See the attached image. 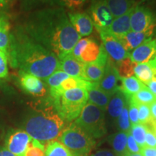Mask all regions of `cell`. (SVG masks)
<instances>
[{
  "label": "cell",
  "instance_id": "cell-39",
  "mask_svg": "<svg viewBox=\"0 0 156 156\" xmlns=\"http://www.w3.org/2000/svg\"><path fill=\"white\" fill-rule=\"evenodd\" d=\"M126 149H127V152L131 153H140L141 152V147L138 145L130 132L127 133Z\"/></svg>",
  "mask_w": 156,
  "mask_h": 156
},
{
  "label": "cell",
  "instance_id": "cell-41",
  "mask_svg": "<svg viewBox=\"0 0 156 156\" xmlns=\"http://www.w3.org/2000/svg\"><path fill=\"white\" fill-rule=\"evenodd\" d=\"M151 119V122L147 125H156V100L150 105Z\"/></svg>",
  "mask_w": 156,
  "mask_h": 156
},
{
  "label": "cell",
  "instance_id": "cell-12",
  "mask_svg": "<svg viewBox=\"0 0 156 156\" xmlns=\"http://www.w3.org/2000/svg\"><path fill=\"white\" fill-rule=\"evenodd\" d=\"M32 137L25 131L18 130L12 134L7 141V150L15 155L23 156L30 145Z\"/></svg>",
  "mask_w": 156,
  "mask_h": 156
},
{
  "label": "cell",
  "instance_id": "cell-34",
  "mask_svg": "<svg viewBox=\"0 0 156 156\" xmlns=\"http://www.w3.org/2000/svg\"><path fill=\"white\" fill-rule=\"evenodd\" d=\"M88 0H55L54 4L71 9L73 11L80 9L84 7Z\"/></svg>",
  "mask_w": 156,
  "mask_h": 156
},
{
  "label": "cell",
  "instance_id": "cell-36",
  "mask_svg": "<svg viewBox=\"0 0 156 156\" xmlns=\"http://www.w3.org/2000/svg\"><path fill=\"white\" fill-rule=\"evenodd\" d=\"M90 41L89 38H81L78 41L77 44H75V47L73 48V51H72L71 55L73 56L74 57L80 59L82 53H83V50L85 49V48L86 47V46L88 44Z\"/></svg>",
  "mask_w": 156,
  "mask_h": 156
},
{
  "label": "cell",
  "instance_id": "cell-29",
  "mask_svg": "<svg viewBox=\"0 0 156 156\" xmlns=\"http://www.w3.org/2000/svg\"><path fill=\"white\" fill-rule=\"evenodd\" d=\"M136 63L130 59L129 57L126 58L119 63L116 64V67L119 75L121 78H127L132 77L134 75V68Z\"/></svg>",
  "mask_w": 156,
  "mask_h": 156
},
{
  "label": "cell",
  "instance_id": "cell-13",
  "mask_svg": "<svg viewBox=\"0 0 156 156\" xmlns=\"http://www.w3.org/2000/svg\"><path fill=\"white\" fill-rule=\"evenodd\" d=\"M20 84L25 92L36 97L44 96L46 89L43 82L36 76L20 72Z\"/></svg>",
  "mask_w": 156,
  "mask_h": 156
},
{
  "label": "cell",
  "instance_id": "cell-30",
  "mask_svg": "<svg viewBox=\"0 0 156 156\" xmlns=\"http://www.w3.org/2000/svg\"><path fill=\"white\" fill-rule=\"evenodd\" d=\"M147 126L142 124H136L132 126L130 134H132L136 143L140 147L145 146V134L147 132Z\"/></svg>",
  "mask_w": 156,
  "mask_h": 156
},
{
  "label": "cell",
  "instance_id": "cell-48",
  "mask_svg": "<svg viewBox=\"0 0 156 156\" xmlns=\"http://www.w3.org/2000/svg\"><path fill=\"white\" fill-rule=\"evenodd\" d=\"M124 156H142L141 153H131L127 152Z\"/></svg>",
  "mask_w": 156,
  "mask_h": 156
},
{
  "label": "cell",
  "instance_id": "cell-11",
  "mask_svg": "<svg viewBox=\"0 0 156 156\" xmlns=\"http://www.w3.org/2000/svg\"><path fill=\"white\" fill-rule=\"evenodd\" d=\"M156 56V40L147 39L132 51L129 58L135 63H147Z\"/></svg>",
  "mask_w": 156,
  "mask_h": 156
},
{
  "label": "cell",
  "instance_id": "cell-33",
  "mask_svg": "<svg viewBox=\"0 0 156 156\" xmlns=\"http://www.w3.org/2000/svg\"><path fill=\"white\" fill-rule=\"evenodd\" d=\"M23 156H45V146L38 140L32 139Z\"/></svg>",
  "mask_w": 156,
  "mask_h": 156
},
{
  "label": "cell",
  "instance_id": "cell-4",
  "mask_svg": "<svg viewBox=\"0 0 156 156\" xmlns=\"http://www.w3.org/2000/svg\"><path fill=\"white\" fill-rule=\"evenodd\" d=\"M51 98L52 103L62 119L73 121L80 116L87 101V90L84 88L70 89Z\"/></svg>",
  "mask_w": 156,
  "mask_h": 156
},
{
  "label": "cell",
  "instance_id": "cell-8",
  "mask_svg": "<svg viewBox=\"0 0 156 156\" xmlns=\"http://www.w3.org/2000/svg\"><path fill=\"white\" fill-rule=\"evenodd\" d=\"M90 14L93 25L98 31L108 30L114 19L106 0H92L90 6Z\"/></svg>",
  "mask_w": 156,
  "mask_h": 156
},
{
  "label": "cell",
  "instance_id": "cell-17",
  "mask_svg": "<svg viewBox=\"0 0 156 156\" xmlns=\"http://www.w3.org/2000/svg\"><path fill=\"white\" fill-rule=\"evenodd\" d=\"M154 34V31H147L143 33H137L131 31L129 32L124 36L116 38L122 43L124 48L129 52L130 51L134 50L140 44H142L145 41L150 38L152 35Z\"/></svg>",
  "mask_w": 156,
  "mask_h": 156
},
{
  "label": "cell",
  "instance_id": "cell-45",
  "mask_svg": "<svg viewBox=\"0 0 156 156\" xmlns=\"http://www.w3.org/2000/svg\"><path fill=\"white\" fill-rule=\"evenodd\" d=\"M54 1H55V0H25V2L29 4V5H34V4L38 3L54 4Z\"/></svg>",
  "mask_w": 156,
  "mask_h": 156
},
{
  "label": "cell",
  "instance_id": "cell-5",
  "mask_svg": "<svg viewBox=\"0 0 156 156\" xmlns=\"http://www.w3.org/2000/svg\"><path fill=\"white\" fill-rule=\"evenodd\" d=\"M59 140L73 156H87L95 145L93 138L75 122L64 129Z\"/></svg>",
  "mask_w": 156,
  "mask_h": 156
},
{
  "label": "cell",
  "instance_id": "cell-37",
  "mask_svg": "<svg viewBox=\"0 0 156 156\" xmlns=\"http://www.w3.org/2000/svg\"><path fill=\"white\" fill-rule=\"evenodd\" d=\"M8 58L3 51H0V79L8 75Z\"/></svg>",
  "mask_w": 156,
  "mask_h": 156
},
{
  "label": "cell",
  "instance_id": "cell-10",
  "mask_svg": "<svg viewBox=\"0 0 156 156\" xmlns=\"http://www.w3.org/2000/svg\"><path fill=\"white\" fill-rule=\"evenodd\" d=\"M119 82H121V77L117 71L116 65L108 57L103 77L98 83H97L98 87L112 96L119 90L121 85Z\"/></svg>",
  "mask_w": 156,
  "mask_h": 156
},
{
  "label": "cell",
  "instance_id": "cell-26",
  "mask_svg": "<svg viewBox=\"0 0 156 156\" xmlns=\"http://www.w3.org/2000/svg\"><path fill=\"white\" fill-rule=\"evenodd\" d=\"M134 73L136 77L145 85L149 83L154 77L153 69L148 63H136Z\"/></svg>",
  "mask_w": 156,
  "mask_h": 156
},
{
  "label": "cell",
  "instance_id": "cell-35",
  "mask_svg": "<svg viewBox=\"0 0 156 156\" xmlns=\"http://www.w3.org/2000/svg\"><path fill=\"white\" fill-rule=\"evenodd\" d=\"M151 119L150 106L145 104L138 105V119L140 124L147 125L151 122Z\"/></svg>",
  "mask_w": 156,
  "mask_h": 156
},
{
  "label": "cell",
  "instance_id": "cell-44",
  "mask_svg": "<svg viewBox=\"0 0 156 156\" xmlns=\"http://www.w3.org/2000/svg\"><path fill=\"white\" fill-rule=\"evenodd\" d=\"M145 85L151 90V92L156 96V77H153V79L149 83L146 84Z\"/></svg>",
  "mask_w": 156,
  "mask_h": 156
},
{
  "label": "cell",
  "instance_id": "cell-14",
  "mask_svg": "<svg viewBox=\"0 0 156 156\" xmlns=\"http://www.w3.org/2000/svg\"><path fill=\"white\" fill-rule=\"evenodd\" d=\"M85 65V63L78 58L74 57L70 54L59 60L58 70H62L64 73L67 74L69 77L85 80L84 77Z\"/></svg>",
  "mask_w": 156,
  "mask_h": 156
},
{
  "label": "cell",
  "instance_id": "cell-43",
  "mask_svg": "<svg viewBox=\"0 0 156 156\" xmlns=\"http://www.w3.org/2000/svg\"><path fill=\"white\" fill-rule=\"evenodd\" d=\"M91 156H116L114 153L108 151V150H100V151L95 152L94 154H93Z\"/></svg>",
  "mask_w": 156,
  "mask_h": 156
},
{
  "label": "cell",
  "instance_id": "cell-25",
  "mask_svg": "<svg viewBox=\"0 0 156 156\" xmlns=\"http://www.w3.org/2000/svg\"><path fill=\"white\" fill-rule=\"evenodd\" d=\"M101 52V45L94 39L90 38L88 44L83 50L80 60L85 64L93 63L98 58Z\"/></svg>",
  "mask_w": 156,
  "mask_h": 156
},
{
  "label": "cell",
  "instance_id": "cell-2",
  "mask_svg": "<svg viewBox=\"0 0 156 156\" xmlns=\"http://www.w3.org/2000/svg\"><path fill=\"white\" fill-rule=\"evenodd\" d=\"M9 62L20 72L46 80L58 69L59 59L55 54L26 34L13 36Z\"/></svg>",
  "mask_w": 156,
  "mask_h": 156
},
{
  "label": "cell",
  "instance_id": "cell-46",
  "mask_svg": "<svg viewBox=\"0 0 156 156\" xmlns=\"http://www.w3.org/2000/svg\"><path fill=\"white\" fill-rule=\"evenodd\" d=\"M0 156H16L11 152H9L7 149L0 150Z\"/></svg>",
  "mask_w": 156,
  "mask_h": 156
},
{
  "label": "cell",
  "instance_id": "cell-6",
  "mask_svg": "<svg viewBox=\"0 0 156 156\" xmlns=\"http://www.w3.org/2000/svg\"><path fill=\"white\" fill-rule=\"evenodd\" d=\"M75 123L93 138H100L106 133L104 112L90 103L84 106Z\"/></svg>",
  "mask_w": 156,
  "mask_h": 156
},
{
  "label": "cell",
  "instance_id": "cell-18",
  "mask_svg": "<svg viewBox=\"0 0 156 156\" xmlns=\"http://www.w3.org/2000/svg\"><path fill=\"white\" fill-rule=\"evenodd\" d=\"M132 9L133 8L128 11L125 14L114 18L112 25L107 30L116 38L124 36L129 32V30H131L130 17H131Z\"/></svg>",
  "mask_w": 156,
  "mask_h": 156
},
{
  "label": "cell",
  "instance_id": "cell-42",
  "mask_svg": "<svg viewBox=\"0 0 156 156\" xmlns=\"http://www.w3.org/2000/svg\"><path fill=\"white\" fill-rule=\"evenodd\" d=\"M140 153L142 156H156V147L144 146L141 148Z\"/></svg>",
  "mask_w": 156,
  "mask_h": 156
},
{
  "label": "cell",
  "instance_id": "cell-1",
  "mask_svg": "<svg viewBox=\"0 0 156 156\" xmlns=\"http://www.w3.org/2000/svg\"><path fill=\"white\" fill-rule=\"evenodd\" d=\"M28 32L31 38L55 54L59 60L72 53L82 37L62 8L37 12L30 22Z\"/></svg>",
  "mask_w": 156,
  "mask_h": 156
},
{
  "label": "cell",
  "instance_id": "cell-16",
  "mask_svg": "<svg viewBox=\"0 0 156 156\" xmlns=\"http://www.w3.org/2000/svg\"><path fill=\"white\" fill-rule=\"evenodd\" d=\"M12 36L10 34V24L9 20L5 15L0 14V51H3L8 61L12 53Z\"/></svg>",
  "mask_w": 156,
  "mask_h": 156
},
{
  "label": "cell",
  "instance_id": "cell-38",
  "mask_svg": "<svg viewBox=\"0 0 156 156\" xmlns=\"http://www.w3.org/2000/svg\"><path fill=\"white\" fill-rule=\"evenodd\" d=\"M128 108L129 112V118L131 125H135L136 124H139V119H138V106L135 103L129 102V101Z\"/></svg>",
  "mask_w": 156,
  "mask_h": 156
},
{
  "label": "cell",
  "instance_id": "cell-15",
  "mask_svg": "<svg viewBox=\"0 0 156 156\" xmlns=\"http://www.w3.org/2000/svg\"><path fill=\"white\" fill-rule=\"evenodd\" d=\"M68 17L71 24L81 36H90L93 33L94 25L90 17L86 13L69 12Z\"/></svg>",
  "mask_w": 156,
  "mask_h": 156
},
{
  "label": "cell",
  "instance_id": "cell-32",
  "mask_svg": "<svg viewBox=\"0 0 156 156\" xmlns=\"http://www.w3.org/2000/svg\"><path fill=\"white\" fill-rule=\"evenodd\" d=\"M69 77V76L62 70H56L52 75H51L48 78H46L45 80L46 81L50 89H53L58 87L61 85L62 82Z\"/></svg>",
  "mask_w": 156,
  "mask_h": 156
},
{
  "label": "cell",
  "instance_id": "cell-9",
  "mask_svg": "<svg viewBox=\"0 0 156 156\" xmlns=\"http://www.w3.org/2000/svg\"><path fill=\"white\" fill-rule=\"evenodd\" d=\"M100 34L103 46L108 56L114 63H119L126 58L129 57V52L124 48L123 45L116 37L107 30L98 31Z\"/></svg>",
  "mask_w": 156,
  "mask_h": 156
},
{
  "label": "cell",
  "instance_id": "cell-24",
  "mask_svg": "<svg viewBox=\"0 0 156 156\" xmlns=\"http://www.w3.org/2000/svg\"><path fill=\"white\" fill-rule=\"evenodd\" d=\"M105 67L106 66H103L97 62L85 64L84 69V77L85 80L98 83L104 74Z\"/></svg>",
  "mask_w": 156,
  "mask_h": 156
},
{
  "label": "cell",
  "instance_id": "cell-40",
  "mask_svg": "<svg viewBox=\"0 0 156 156\" xmlns=\"http://www.w3.org/2000/svg\"><path fill=\"white\" fill-rule=\"evenodd\" d=\"M145 146L156 147V136L148 126L145 134Z\"/></svg>",
  "mask_w": 156,
  "mask_h": 156
},
{
  "label": "cell",
  "instance_id": "cell-28",
  "mask_svg": "<svg viewBox=\"0 0 156 156\" xmlns=\"http://www.w3.org/2000/svg\"><path fill=\"white\" fill-rule=\"evenodd\" d=\"M45 156H73L65 146L58 141L48 142L45 148Z\"/></svg>",
  "mask_w": 156,
  "mask_h": 156
},
{
  "label": "cell",
  "instance_id": "cell-50",
  "mask_svg": "<svg viewBox=\"0 0 156 156\" xmlns=\"http://www.w3.org/2000/svg\"></svg>",
  "mask_w": 156,
  "mask_h": 156
},
{
  "label": "cell",
  "instance_id": "cell-21",
  "mask_svg": "<svg viewBox=\"0 0 156 156\" xmlns=\"http://www.w3.org/2000/svg\"><path fill=\"white\" fill-rule=\"evenodd\" d=\"M126 141L127 133L123 132H116L108 137V142L114 150L115 155L117 156H124L127 153Z\"/></svg>",
  "mask_w": 156,
  "mask_h": 156
},
{
  "label": "cell",
  "instance_id": "cell-19",
  "mask_svg": "<svg viewBox=\"0 0 156 156\" xmlns=\"http://www.w3.org/2000/svg\"><path fill=\"white\" fill-rule=\"evenodd\" d=\"M87 101L101 109L103 112L107 110L108 103L110 101L111 95L98 88L97 83H95L93 87L87 90Z\"/></svg>",
  "mask_w": 156,
  "mask_h": 156
},
{
  "label": "cell",
  "instance_id": "cell-47",
  "mask_svg": "<svg viewBox=\"0 0 156 156\" xmlns=\"http://www.w3.org/2000/svg\"><path fill=\"white\" fill-rule=\"evenodd\" d=\"M8 1L7 0H0V8H3L7 5Z\"/></svg>",
  "mask_w": 156,
  "mask_h": 156
},
{
  "label": "cell",
  "instance_id": "cell-3",
  "mask_svg": "<svg viewBox=\"0 0 156 156\" xmlns=\"http://www.w3.org/2000/svg\"><path fill=\"white\" fill-rule=\"evenodd\" d=\"M64 122L58 114L53 105H47L36 109L25 123V132L32 139L44 145L54 141L61 136L64 131Z\"/></svg>",
  "mask_w": 156,
  "mask_h": 156
},
{
  "label": "cell",
  "instance_id": "cell-7",
  "mask_svg": "<svg viewBox=\"0 0 156 156\" xmlns=\"http://www.w3.org/2000/svg\"><path fill=\"white\" fill-rule=\"evenodd\" d=\"M130 26L134 32L154 31L156 26V16L145 6L135 5L130 17Z\"/></svg>",
  "mask_w": 156,
  "mask_h": 156
},
{
  "label": "cell",
  "instance_id": "cell-27",
  "mask_svg": "<svg viewBox=\"0 0 156 156\" xmlns=\"http://www.w3.org/2000/svg\"><path fill=\"white\" fill-rule=\"evenodd\" d=\"M155 100V95H153L145 85V87H144L140 91L130 97L129 101L135 103L137 106L140 104H145L150 106Z\"/></svg>",
  "mask_w": 156,
  "mask_h": 156
},
{
  "label": "cell",
  "instance_id": "cell-22",
  "mask_svg": "<svg viewBox=\"0 0 156 156\" xmlns=\"http://www.w3.org/2000/svg\"><path fill=\"white\" fill-rule=\"evenodd\" d=\"M144 87H145V84L134 76L127 78H121L119 90L129 99Z\"/></svg>",
  "mask_w": 156,
  "mask_h": 156
},
{
  "label": "cell",
  "instance_id": "cell-49",
  "mask_svg": "<svg viewBox=\"0 0 156 156\" xmlns=\"http://www.w3.org/2000/svg\"><path fill=\"white\" fill-rule=\"evenodd\" d=\"M153 131V132L156 136V125H147Z\"/></svg>",
  "mask_w": 156,
  "mask_h": 156
},
{
  "label": "cell",
  "instance_id": "cell-23",
  "mask_svg": "<svg viewBox=\"0 0 156 156\" xmlns=\"http://www.w3.org/2000/svg\"><path fill=\"white\" fill-rule=\"evenodd\" d=\"M106 2L114 18L125 14L135 6L133 0H106Z\"/></svg>",
  "mask_w": 156,
  "mask_h": 156
},
{
  "label": "cell",
  "instance_id": "cell-20",
  "mask_svg": "<svg viewBox=\"0 0 156 156\" xmlns=\"http://www.w3.org/2000/svg\"><path fill=\"white\" fill-rule=\"evenodd\" d=\"M127 102H129L128 98L125 96L122 90H118L114 95H112L107 107L106 111L108 112L109 116L113 120H116Z\"/></svg>",
  "mask_w": 156,
  "mask_h": 156
},
{
  "label": "cell",
  "instance_id": "cell-31",
  "mask_svg": "<svg viewBox=\"0 0 156 156\" xmlns=\"http://www.w3.org/2000/svg\"><path fill=\"white\" fill-rule=\"evenodd\" d=\"M129 102L126 103L125 106L123 108L120 116L117 119V126L118 128L121 130V132H125V133H129L131 129L132 125L130 123L129 118Z\"/></svg>",
  "mask_w": 156,
  "mask_h": 156
}]
</instances>
